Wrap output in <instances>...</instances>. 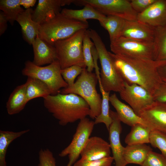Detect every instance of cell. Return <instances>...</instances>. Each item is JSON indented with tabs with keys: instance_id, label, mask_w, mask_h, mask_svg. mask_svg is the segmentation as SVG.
<instances>
[{
	"instance_id": "7402d4cb",
	"label": "cell",
	"mask_w": 166,
	"mask_h": 166,
	"mask_svg": "<svg viewBox=\"0 0 166 166\" xmlns=\"http://www.w3.org/2000/svg\"><path fill=\"white\" fill-rule=\"evenodd\" d=\"M152 151L146 144L127 145L124 147L123 157L127 164H133L141 166Z\"/></svg>"
},
{
	"instance_id": "d590c367",
	"label": "cell",
	"mask_w": 166,
	"mask_h": 166,
	"mask_svg": "<svg viewBox=\"0 0 166 166\" xmlns=\"http://www.w3.org/2000/svg\"><path fill=\"white\" fill-rule=\"evenodd\" d=\"M114 160L111 156L95 160L88 161L80 159L73 164V166H111Z\"/></svg>"
},
{
	"instance_id": "8d00e7d4",
	"label": "cell",
	"mask_w": 166,
	"mask_h": 166,
	"mask_svg": "<svg viewBox=\"0 0 166 166\" xmlns=\"http://www.w3.org/2000/svg\"><path fill=\"white\" fill-rule=\"evenodd\" d=\"M156 0H130L133 9L138 14L141 13L146 10Z\"/></svg>"
},
{
	"instance_id": "ffe728a7",
	"label": "cell",
	"mask_w": 166,
	"mask_h": 166,
	"mask_svg": "<svg viewBox=\"0 0 166 166\" xmlns=\"http://www.w3.org/2000/svg\"><path fill=\"white\" fill-rule=\"evenodd\" d=\"M33 10L30 8L24 10L18 16L16 21L20 25L23 38L29 44H32L38 35L40 25L33 20Z\"/></svg>"
},
{
	"instance_id": "d4e9b609",
	"label": "cell",
	"mask_w": 166,
	"mask_h": 166,
	"mask_svg": "<svg viewBox=\"0 0 166 166\" xmlns=\"http://www.w3.org/2000/svg\"><path fill=\"white\" fill-rule=\"evenodd\" d=\"M152 129L148 126L138 124L131 127L130 132L126 136L125 143L127 145L149 143Z\"/></svg>"
},
{
	"instance_id": "4fadbf2b",
	"label": "cell",
	"mask_w": 166,
	"mask_h": 166,
	"mask_svg": "<svg viewBox=\"0 0 166 166\" xmlns=\"http://www.w3.org/2000/svg\"><path fill=\"white\" fill-rule=\"evenodd\" d=\"M110 115L112 122L108 131L109 139L115 166H126L127 164L123 157L124 147L122 145L120 140V136L122 129L121 122L116 112L110 110Z\"/></svg>"
},
{
	"instance_id": "1f68e13d",
	"label": "cell",
	"mask_w": 166,
	"mask_h": 166,
	"mask_svg": "<svg viewBox=\"0 0 166 166\" xmlns=\"http://www.w3.org/2000/svg\"><path fill=\"white\" fill-rule=\"evenodd\" d=\"M149 143L153 147L158 148L166 159V132L152 130L150 135Z\"/></svg>"
},
{
	"instance_id": "ba28073f",
	"label": "cell",
	"mask_w": 166,
	"mask_h": 166,
	"mask_svg": "<svg viewBox=\"0 0 166 166\" xmlns=\"http://www.w3.org/2000/svg\"><path fill=\"white\" fill-rule=\"evenodd\" d=\"M79 6L89 4L102 14L118 17L127 21L137 20L138 14L128 0H73Z\"/></svg>"
},
{
	"instance_id": "8fae6325",
	"label": "cell",
	"mask_w": 166,
	"mask_h": 166,
	"mask_svg": "<svg viewBox=\"0 0 166 166\" xmlns=\"http://www.w3.org/2000/svg\"><path fill=\"white\" fill-rule=\"evenodd\" d=\"M119 93L121 99L138 115L141 110L154 101L153 96L147 89L135 84H129L124 81V88Z\"/></svg>"
},
{
	"instance_id": "83f0119b",
	"label": "cell",
	"mask_w": 166,
	"mask_h": 166,
	"mask_svg": "<svg viewBox=\"0 0 166 166\" xmlns=\"http://www.w3.org/2000/svg\"><path fill=\"white\" fill-rule=\"evenodd\" d=\"M30 130L27 129L17 132L0 130V166H7L6 157L7 148L10 143Z\"/></svg>"
},
{
	"instance_id": "5b68a950",
	"label": "cell",
	"mask_w": 166,
	"mask_h": 166,
	"mask_svg": "<svg viewBox=\"0 0 166 166\" xmlns=\"http://www.w3.org/2000/svg\"><path fill=\"white\" fill-rule=\"evenodd\" d=\"M88 22H83L67 18L61 13L40 25L39 38L53 46L57 41L68 38L77 31L87 29Z\"/></svg>"
},
{
	"instance_id": "6da1fadb",
	"label": "cell",
	"mask_w": 166,
	"mask_h": 166,
	"mask_svg": "<svg viewBox=\"0 0 166 166\" xmlns=\"http://www.w3.org/2000/svg\"><path fill=\"white\" fill-rule=\"evenodd\" d=\"M109 53L124 81L140 85L153 96L162 82L157 69L163 61Z\"/></svg>"
},
{
	"instance_id": "f1b7e54d",
	"label": "cell",
	"mask_w": 166,
	"mask_h": 166,
	"mask_svg": "<svg viewBox=\"0 0 166 166\" xmlns=\"http://www.w3.org/2000/svg\"><path fill=\"white\" fill-rule=\"evenodd\" d=\"M20 0H1L0 9L6 16L8 22L13 25L18 15L24 10L20 5Z\"/></svg>"
},
{
	"instance_id": "7a4b0ae2",
	"label": "cell",
	"mask_w": 166,
	"mask_h": 166,
	"mask_svg": "<svg viewBox=\"0 0 166 166\" xmlns=\"http://www.w3.org/2000/svg\"><path fill=\"white\" fill-rule=\"evenodd\" d=\"M47 111L64 126L84 119L90 114L89 107L81 97L73 93L50 95L43 98Z\"/></svg>"
},
{
	"instance_id": "30bf717a",
	"label": "cell",
	"mask_w": 166,
	"mask_h": 166,
	"mask_svg": "<svg viewBox=\"0 0 166 166\" xmlns=\"http://www.w3.org/2000/svg\"><path fill=\"white\" fill-rule=\"evenodd\" d=\"M112 53L154 60L153 43H145L121 37L110 42Z\"/></svg>"
},
{
	"instance_id": "2e32d148",
	"label": "cell",
	"mask_w": 166,
	"mask_h": 166,
	"mask_svg": "<svg viewBox=\"0 0 166 166\" xmlns=\"http://www.w3.org/2000/svg\"><path fill=\"white\" fill-rule=\"evenodd\" d=\"M137 20L153 28L166 24V0H156L143 13Z\"/></svg>"
},
{
	"instance_id": "4dcf8cb0",
	"label": "cell",
	"mask_w": 166,
	"mask_h": 166,
	"mask_svg": "<svg viewBox=\"0 0 166 166\" xmlns=\"http://www.w3.org/2000/svg\"><path fill=\"white\" fill-rule=\"evenodd\" d=\"M86 30L83 40L82 52L85 64L87 68L86 69L88 71L92 72L94 68V65L91 48L94 45V44L89 37Z\"/></svg>"
},
{
	"instance_id": "836d02e7",
	"label": "cell",
	"mask_w": 166,
	"mask_h": 166,
	"mask_svg": "<svg viewBox=\"0 0 166 166\" xmlns=\"http://www.w3.org/2000/svg\"><path fill=\"white\" fill-rule=\"evenodd\" d=\"M140 166H166V159L162 154L152 151Z\"/></svg>"
},
{
	"instance_id": "277c9868",
	"label": "cell",
	"mask_w": 166,
	"mask_h": 166,
	"mask_svg": "<svg viewBox=\"0 0 166 166\" xmlns=\"http://www.w3.org/2000/svg\"><path fill=\"white\" fill-rule=\"evenodd\" d=\"M97 81L96 74L85 68L73 84L61 89L59 93H73L81 97L89 107V116L92 119H96L101 113L102 101L96 88Z\"/></svg>"
},
{
	"instance_id": "d6a6232c",
	"label": "cell",
	"mask_w": 166,
	"mask_h": 166,
	"mask_svg": "<svg viewBox=\"0 0 166 166\" xmlns=\"http://www.w3.org/2000/svg\"><path fill=\"white\" fill-rule=\"evenodd\" d=\"M84 68L77 65H73L61 69L62 76L68 85L71 86L74 84L76 77L81 73Z\"/></svg>"
},
{
	"instance_id": "52a82bcc",
	"label": "cell",
	"mask_w": 166,
	"mask_h": 166,
	"mask_svg": "<svg viewBox=\"0 0 166 166\" xmlns=\"http://www.w3.org/2000/svg\"><path fill=\"white\" fill-rule=\"evenodd\" d=\"M61 70L57 60L45 66H38L33 61L28 60L25 63L22 73L23 76L43 81L49 87L51 95H55L59 93L61 88L68 86L62 76Z\"/></svg>"
},
{
	"instance_id": "ab89813d",
	"label": "cell",
	"mask_w": 166,
	"mask_h": 166,
	"mask_svg": "<svg viewBox=\"0 0 166 166\" xmlns=\"http://www.w3.org/2000/svg\"><path fill=\"white\" fill-rule=\"evenodd\" d=\"M157 70L162 81L166 83V60L163 61Z\"/></svg>"
},
{
	"instance_id": "d6986e66",
	"label": "cell",
	"mask_w": 166,
	"mask_h": 166,
	"mask_svg": "<svg viewBox=\"0 0 166 166\" xmlns=\"http://www.w3.org/2000/svg\"><path fill=\"white\" fill-rule=\"evenodd\" d=\"M109 101L115 109L121 122L131 127L138 124L148 126L143 120L136 114L130 107L119 99L115 93L110 96Z\"/></svg>"
},
{
	"instance_id": "44dd1931",
	"label": "cell",
	"mask_w": 166,
	"mask_h": 166,
	"mask_svg": "<svg viewBox=\"0 0 166 166\" xmlns=\"http://www.w3.org/2000/svg\"><path fill=\"white\" fill-rule=\"evenodd\" d=\"M80 10H73L64 8L61 10V14L64 17L77 21L85 22L89 19L98 20L99 22L102 21L106 16L97 11L89 4H85Z\"/></svg>"
},
{
	"instance_id": "484cf974",
	"label": "cell",
	"mask_w": 166,
	"mask_h": 166,
	"mask_svg": "<svg viewBox=\"0 0 166 166\" xmlns=\"http://www.w3.org/2000/svg\"><path fill=\"white\" fill-rule=\"evenodd\" d=\"M154 60H166V24L154 28Z\"/></svg>"
},
{
	"instance_id": "e0dca14e",
	"label": "cell",
	"mask_w": 166,
	"mask_h": 166,
	"mask_svg": "<svg viewBox=\"0 0 166 166\" xmlns=\"http://www.w3.org/2000/svg\"><path fill=\"white\" fill-rule=\"evenodd\" d=\"M109 144L101 138L94 136L89 139L81 151V159L92 161L100 160L110 156Z\"/></svg>"
},
{
	"instance_id": "cb8c5ba5",
	"label": "cell",
	"mask_w": 166,
	"mask_h": 166,
	"mask_svg": "<svg viewBox=\"0 0 166 166\" xmlns=\"http://www.w3.org/2000/svg\"><path fill=\"white\" fill-rule=\"evenodd\" d=\"M25 84L28 102L35 98L41 97L44 98L51 95L48 85L39 79L28 77Z\"/></svg>"
},
{
	"instance_id": "7c38bea8",
	"label": "cell",
	"mask_w": 166,
	"mask_h": 166,
	"mask_svg": "<svg viewBox=\"0 0 166 166\" xmlns=\"http://www.w3.org/2000/svg\"><path fill=\"white\" fill-rule=\"evenodd\" d=\"M152 130L166 132V102L154 101L138 114Z\"/></svg>"
},
{
	"instance_id": "9c48e42d",
	"label": "cell",
	"mask_w": 166,
	"mask_h": 166,
	"mask_svg": "<svg viewBox=\"0 0 166 166\" xmlns=\"http://www.w3.org/2000/svg\"><path fill=\"white\" fill-rule=\"evenodd\" d=\"M95 124L94 121L86 117L80 120L71 142L59 154L61 157L68 156L66 166H72L76 162L90 137Z\"/></svg>"
},
{
	"instance_id": "e575fe53",
	"label": "cell",
	"mask_w": 166,
	"mask_h": 166,
	"mask_svg": "<svg viewBox=\"0 0 166 166\" xmlns=\"http://www.w3.org/2000/svg\"><path fill=\"white\" fill-rule=\"evenodd\" d=\"M38 155L39 163L38 166H56L55 159L49 149H41Z\"/></svg>"
},
{
	"instance_id": "60d3db41",
	"label": "cell",
	"mask_w": 166,
	"mask_h": 166,
	"mask_svg": "<svg viewBox=\"0 0 166 166\" xmlns=\"http://www.w3.org/2000/svg\"><path fill=\"white\" fill-rule=\"evenodd\" d=\"M36 1V0H20V4L21 6L27 9L34 6Z\"/></svg>"
},
{
	"instance_id": "603a6c76",
	"label": "cell",
	"mask_w": 166,
	"mask_h": 166,
	"mask_svg": "<svg viewBox=\"0 0 166 166\" xmlns=\"http://www.w3.org/2000/svg\"><path fill=\"white\" fill-rule=\"evenodd\" d=\"M28 102L25 83L18 86L10 94L6 103L7 112L10 115L19 113Z\"/></svg>"
},
{
	"instance_id": "5bb4252c",
	"label": "cell",
	"mask_w": 166,
	"mask_h": 166,
	"mask_svg": "<svg viewBox=\"0 0 166 166\" xmlns=\"http://www.w3.org/2000/svg\"><path fill=\"white\" fill-rule=\"evenodd\" d=\"M154 29L137 20H125L121 37L140 42L152 43Z\"/></svg>"
},
{
	"instance_id": "f546056e",
	"label": "cell",
	"mask_w": 166,
	"mask_h": 166,
	"mask_svg": "<svg viewBox=\"0 0 166 166\" xmlns=\"http://www.w3.org/2000/svg\"><path fill=\"white\" fill-rule=\"evenodd\" d=\"M99 88L102 95L101 110L100 115L95 119L94 123L95 124L104 123L109 131V127L112 122L110 115V109L109 104L110 92L105 91L102 87Z\"/></svg>"
},
{
	"instance_id": "4316f807",
	"label": "cell",
	"mask_w": 166,
	"mask_h": 166,
	"mask_svg": "<svg viewBox=\"0 0 166 166\" xmlns=\"http://www.w3.org/2000/svg\"><path fill=\"white\" fill-rule=\"evenodd\" d=\"M125 20L118 17L108 15L102 21L99 22L101 25L108 31L110 42L121 37Z\"/></svg>"
},
{
	"instance_id": "ac0fdd59",
	"label": "cell",
	"mask_w": 166,
	"mask_h": 166,
	"mask_svg": "<svg viewBox=\"0 0 166 166\" xmlns=\"http://www.w3.org/2000/svg\"><path fill=\"white\" fill-rule=\"evenodd\" d=\"M32 45L34 54L33 62L36 65L42 66L50 64L57 60L56 51L54 46L40 38L38 35Z\"/></svg>"
},
{
	"instance_id": "9a60e30c",
	"label": "cell",
	"mask_w": 166,
	"mask_h": 166,
	"mask_svg": "<svg viewBox=\"0 0 166 166\" xmlns=\"http://www.w3.org/2000/svg\"><path fill=\"white\" fill-rule=\"evenodd\" d=\"M73 0H39L32 14L34 21L41 25L61 13V7L69 5Z\"/></svg>"
},
{
	"instance_id": "74e56055",
	"label": "cell",
	"mask_w": 166,
	"mask_h": 166,
	"mask_svg": "<svg viewBox=\"0 0 166 166\" xmlns=\"http://www.w3.org/2000/svg\"><path fill=\"white\" fill-rule=\"evenodd\" d=\"M153 96L154 101L166 102V83L162 82Z\"/></svg>"
},
{
	"instance_id": "8992f818",
	"label": "cell",
	"mask_w": 166,
	"mask_h": 166,
	"mask_svg": "<svg viewBox=\"0 0 166 166\" xmlns=\"http://www.w3.org/2000/svg\"><path fill=\"white\" fill-rule=\"evenodd\" d=\"M87 29L79 30L71 36L56 42L54 46L57 60L63 69L73 65L86 68L82 52L83 37Z\"/></svg>"
},
{
	"instance_id": "3957f363",
	"label": "cell",
	"mask_w": 166,
	"mask_h": 166,
	"mask_svg": "<svg viewBox=\"0 0 166 166\" xmlns=\"http://www.w3.org/2000/svg\"><path fill=\"white\" fill-rule=\"evenodd\" d=\"M86 31L98 53L101 68V82L103 89L106 92L119 93L124 88V81L116 69L109 52L96 30L89 29Z\"/></svg>"
},
{
	"instance_id": "f35d334b",
	"label": "cell",
	"mask_w": 166,
	"mask_h": 166,
	"mask_svg": "<svg viewBox=\"0 0 166 166\" xmlns=\"http://www.w3.org/2000/svg\"><path fill=\"white\" fill-rule=\"evenodd\" d=\"M8 22L7 18L1 11L0 12V35L1 36L4 33L7 27V22Z\"/></svg>"
}]
</instances>
